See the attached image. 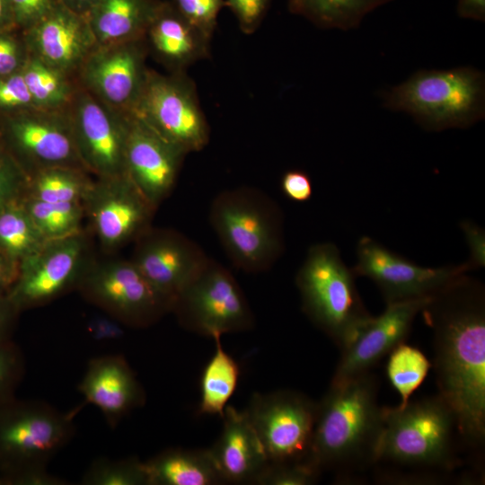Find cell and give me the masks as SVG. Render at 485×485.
<instances>
[{"mask_svg":"<svg viewBox=\"0 0 485 485\" xmlns=\"http://www.w3.org/2000/svg\"><path fill=\"white\" fill-rule=\"evenodd\" d=\"M355 274L341 259L337 246H311L295 282L304 312L342 349L372 316L362 303Z\"/></svg>","mask_w":485,"mask_h":485,"instance_id":"8992f818","label":"cell"},{"mask_svg":"<svg viewBox=\"0 0 485 485\" xmlns=\"http://www.w3.org/2000/svg\"><path fill=\"white\" fill-rule=\"evenodd\" d=\"M66 110L84 169L93 177L124 174L131 113L106 105L79 85Z\"/></svg>","mask_w":485,"mask_h":485,"instance_id":"7c38bea8","label":"cell"},{"mask_svg":"<svg viewBox=\"0 0 485 485\" xmlns=\"http://www.w3.org/2000/svg\"><path fill=\"white\" fill-rule=\"evenodd\" d=\"M429 297L386 304L380 315L371 316L340 349L341 357L331 384H340L370 372L384 356L404 342L416 315Z\"/></svg>","mask_w":485,"mask_h":485,"instance_id":"d6986e66","label":"cell"},{"mask_svg":"<svg viewBox=\"0 0 485 485\" xmlns=\"http://www.w3.org/2000/svg\"><path fill=\"white\" fill-rule=\"evenodd\" d=\"M281 190L285 196L295 202H305L313 195L309 175L301 170H289L281 179Z\"/></svg>","mask_w":485,"mask_h":485,"instance_id":"ee69618b","label":"cell"},{"mask_svg":"<svg viewBox=\"0 0 485 485\" xmlns=\"http://www.w3.org/2000/svg\"><path fill=\"white\" fill-rule=\"evenodd\" d=\"M82 485H148L145 463L136 457L97 458L84 472Z\"/></svg>","mask_w":485,"mask_h":485,"instance_id":"836d02e7","label":"cell"},{"mask_svg":"<svg viewBox=\"0 0 485 485\" xmlns=\"http://www.w3.org/2000/svg\"><path fill=\"white\" fill-rule=\"evenodd\" d=\"M392 0H287L290 13L322 29L348 31L365 16Z\"/></svg>","mask_w":485,"mask_h":485,"instance_id":"4316f807","label":"cell"},{"mask_svg":"<svg viewBox=\"0 0 485 485\" xmlns=\"http://www.w3.org/2000/svg\"><path fill=\"white\" fill-rule=\"evenodd\" d=\"M18 30L26 31L48 16L59 0H11Z\"/></svg>","mask_w":485,"mask_h":485,"instance_id":"b9f144b4","label":"cell"},{"mask_svg":"<svg viewBox=\"0 0 485 485\" xmlns=\"http://www.w3.org/2000/svg\"><path fill=\"white\" fill-rule=\"evenodd\" d=\"M21 313L7 293L0 295V342L13 340Z\"/></svg>","mask_w":485,"mask_h":485,"instance_id":"bcb514c9","label":"cell"},{"mask_svg":"<svg viewBox=\"0 0 485 485\" xmlns=\"http://www.w3.org/2000/svg\"><path fill=\"white\" fill-rule=\"evenodd\" d=\"M317 403L289 390L254 393L245 412L269 463L306 461Z\"/></svg>","mask_w":485,"mask_h":485,"instance_id":"4fadbf2b","label":"cell"},{"mask_svg":"<svg viewBox=\"0 0 485 485\" xmlns=\"http://www.w3.org/2000/svg\"><path fill=\"white\" fill-rule=\"evenodd\" d=\"M355 276L370 278L386 304L429 297L461 274L472 269L466 262L437 268L419 266L364 236L357 245Z\"/></svg>","mask_w":485,"mask_h":485,"instance_id":"2e32d148","label":"cell"},{"mask_svg":"<svg viewBox=\"0 0 485 485\" xmlns=\"http://www.w3.org/2000/svg\"><path fill=\"white\" fill-rule=\"evenodd\" d=\"M85 231L48 241L19 264L17 278L7 292L22 312L41 306L75 289L80 275L92 257Z\"/></svg>","mask_w":485,"mask_h":485,"instance_id":"5bb4252c","label":"cell"},{"mask_svg":"<svg viewBox=\"0 0 485 485\" xmlns=\"http://www.w3.org/2000/svg\"><path fill=\"white\" fill-rule=\"evenodd\" d=\"M19 264L0 253V295L9 291L14 283Z\"/></svg>","mask_w":485,"mask_h":485,"instance_id":"c3c4849f","label":"cell"},{"mask_svg":"<svg viewBox=\"0 0 485 485\" xmlns=\"http://www.w3.org/2000/svg\"><path fill=\"white\" fill-rule=\"evenodd\" d=\"M209 219L228 258L248 273L269 269L284 250L282 213L263 192L240 187L220 192Z\"/></svg>","mask_w":485,"mask_h":485,"instance_id":"5b68a950","label":"cell"},{"mask_svg":"<svg viewBox=\"0 0 485 485\" xmlns=\"http://www.w3.org/2000/svg\"><path fill=\"white\" fill-rule=\"evenodd\" d=\"M213 340L215 352L201 375L198 412L222 418L236 390L240 370L237 362L225 350L221 337Z\"/></svg>","mask_w":485,"mask_h":485,"instance_id":"83f0119b","label":"cell"},{"mask_svg":"<svg viewBox=\"0 0 485 485\" xmlns=\"http://www.w3.org/2000/svg\"><path fill=\"white\" fill-rule=\"evenodd\" d=\"M28 181L29 175L0 142V211L24 196Z\"/></svg>","mask_w":485,"mask_h":485,"instance_id":"8d00e7d4","label":"cell"},{"mask_svg":"<svg viewBox=\"0 0 485 485\" xmlns=\"http://www.w3.org/2000/svg\"><path fill=\"white\" fill-rule=\"evenodd\" d=\"M377 388L376 378L367 372L331 384L317 403L306 461L321 473L325 470H358L375 463L383 428Z\"/></svg>","mask_w":485,"mask_h":485,"instance_id":"7a4b0ae2","label":"cell"},{"mask_svg":"<svg viewBox=\"0 0 485 485\" xmlns=\"http://www.w3.org/2000/svg\"><path fill=\"white\" fill-rule=\"evenodd\" d=\"M25 359L13 340L0 342V403L16 396L25 375Z\"/></svg>","mask_w":485,"mask_h":485,"instance_id":"e575fe53","label":"cell"},{"mask_svg":"<svg viewBox=\"0 0 485 485\" xmlns=\"http://www.w3.org/2000/svg\"><path fill=\"white\" fill-rule=\"evenodd\" d=\"M321 472L307 461L269 463L257 484L259 485H310Z\"/></svg>","mask_w":485,"mask_h":485,"instance_id":"d590c367","label":"cell"},{"mask_svg":"<svg viewBox=\"0 0 485 485\" xmlns=\"http://www.w3.org/2000/svg\"><path fill=\"white\" fill-rule=\"evenodd\" d=\"M131 114L187 154L202 150L209 141L196 85L186 72L163 75L149 69Z\"/></svg>","mask_w":485,"mask_h":485,"instance_id":"30bf717a","label":"cell"},{"mask_svg":"<svg viewBox=\"0 0 485 485\" xmlns=\"http://www.w3.org/2000/svg\"><path fill=\"white\" fill-rule=\"evenodd\" d=\"M81 168L57 166L29 175L23 197L46 202L82 203L93 178Z\"/></svg>","mask_w":485,"mask_h":485,"instance_id":"f1b7e54d","label":"cell"},{"mask_svg":"<svg viewBox=\"0 0 485 485\" xmlns=\"http://www.w3.org/2000/svg\"><path fill=\"white\" fill-rule=\"evenodd\" d=\"M98 0H59L67 9L83 16H87Z\"/></svg>","mask_w":485,"mask_h":485,"instance_id":"f907efd6","label":"cell"},{"mask_svg":"<svg viewBox=\"0 0 485 485\" xmlns=\"http://www.w3.org/2000/svg\"><path fill=\"white\" fill-rule=\"evenodd\" d=\"M125 325L117 319L104 313L92 317L86 325L90 337L97 341H111L121 339L125 334Z\"/></svg>","mask_w":485,"mask_h":485,"instance_id":"f6af8a7d","label":"cell"},{"mask_svg":"<svg viewBox=\"0 0 485 485\" xmlns=\"http://www.w3.org/2000/svg\"><path fill=\"white\" fill-rule=\"evenodd\" d=\"M457 14L463 19L485 21V0H458Z\"/></svg>","mask_w":485,"mask_h":485,"instance_id":"7dc6e473","label":"cell"},{"mask_svg":"<svg viewBox=\"0 0 485 485\" xmlns=\"http://www.w3.org/2000/svg\"><path fill=\"white\" fill-rule=\"evenodd\" d=\"M209 258L184 234L150 226L135 241L129 259L149 283L172 302Z\"/></svg>","mask_w":485,"mask_h":485,"instance_id":"ac0fdd59","label":"cell"},{"mask_svg":"<svg viewBox=\"0 0 485 485\" xmlns=\"http://www.w3.org/2000/svg\"><path fill=\"white\" fill-rule=\"evenodd\" d=\"M186 155L132 115L125 151V173L154 207L157 208L172 191Z\"/></svg>","mask_w":485,"mask_h":485,"instance_id":"ffe728a7","label":"cell"},{"mask_svg":"<svg viewBox=\"0 0 485 485\" xmlns=\"http://www.w3.org/2000/svg\"><path fill=\"white\" fill-rule=\"evenodd\" d=\"M22 74L39 109L65 110L78 88L75 77L50 66L31 54Z\"/></svg>","mask_w":485,"mask_h":485,"instance_id":"f546056e","label":"cell"},{"mask_svg":"<svg viewBox=\"0 0 485 485\" xmlns=\"http://www.w3.org/2000/svg\"><path fill=\"white\" fill-rule=\"evenodd\" d=\"M75 424L41 400L0 403V480L2 485H67L48 472L53 458L73 439Z\"/></svg>","mask_w":485,"mask_h":485,"instance_id":"3957f363","label":"cell"},{"mask_svg":"<svg viewBox=\"0 0 485 485\" xmlns=\"http://www.w3.org/2000/svg\"><path fill=\"white\" fill-rule=\"evenodd\" d=\"M223 428L209 448L224 483L257 484L269 461L245 410L226 406Z\"/></svg>","mask_w":485,"mask_h":485,"instance_id":"603a6c76","label":"cell"},{"mask_svg":"<svg viewBox=\"0 0 485 485\" xmlns=\"http://www.w3.org/2000/svg\"><path fill=\"white\" fill-rule=\"evenodd\" d=\"M21 199L0 211V253L18 264L48 241L37 228Z\"/></svg>","mask_w":485,"mask_h":485,"instance_id":"4dcf8cb0","label":"cell"},{"mask_svg":"<svg viewBox=\"0 0 485 485\" xmlns=\"http://www.w3.org/2000/svg\"><path fill=\"white\" fill-rule=\"evenodd\" d=\"M84 401L96 407L110 428L146 402V393L121 355L96 357L89 360L78 385Z\"/></svg>","mask_w":485,"mask_h":485,"instance_id":"7402d4cb","label":"cell"},{"mask_svg":"<svg viewBox=\"0 0 485 485\" xmlns=\"http://www.w3.org/2000/svg\"><path fill=\"white\" fill-rule=\"evenodd\" d=\"M144 463L148 485L224 484L209 449L169 448Z\"/></svg>","mask_w":485,"mask_h":485,"instance_id":"484cf974","label":"cell"},{"mask_svg":"<svg viewBox=\"0 0 485 485\" xmlns=\"http://www.w3.org/2000/svg\"><path fill=\"white\" fill-rule=\"evenodd\" d=\"M82 205L93 234L108 252L135 242L151 226L156 210L126 173L94 177Z\"/></svg>","mask_w":485,"mask_h":485,"instance_id":"9a60e30c","label":"cell"},{"mask_svg":"<svg viewBox=\"0 0 485 485\" xmlns=\"http://www.w3.org/2000/svg\"><path fill=\"white\" fill-rule=\"evenodd\" d=\"M271 0H225L235 16L241 31L245 34L253 33L262 22Z\"/></svg>","mask_w":485,"mask_h":485,"instance_id":"60d3db41","label":"cell"},{"mask_svg":"<svg viewBox=\"0 0 485 485\" xmlns=\"http://www.w3.org/2000/svg\"><path fill=\"white\" fill-rule=\"evenodd\" d=\"M193 26L211 40L225 0H168Z\"/></svg>","mask_w":485,"mask_h":485,"instance_id":"74e56055","label":"cell"},{"mask_svg":"<svg viewBox=\"0 0 485 485\" xmlns=\"http://www.w3.org/2000/svg\"><path fill=\"white\" fill-rule=\"evenodd\" d=\"M17 29L11 0H0V33Z\"/></svg>","mask_w":485,"mask_h":485,"instance_id":"681fc988","label":"cell"},{"mask_svg":"<svg viewBox=\"0 0 485 485\" xmlns=\"http://www.w3.org/2000/svg\"><path fill=\"white\" fill-rule=\"evenodd\" d=\"M22 31L31 55L75 79L98 47L87 18L61 4L43 20Z\"/></svg>","mask_w":485,"mask_h":485,"instance_id":"44dd1931","label":"cell"},{"mask_svg":"<svg viewBox=\"0 0 485 485\" xmlns=\"http://www.w3.org/2000/svg\"><path fill=\"white\" fill-rule=\"evenodd\" d=\"M388 355L387 376L401 396L399 406H403L423 383L432 364L419 348L404 342Z\"/></svg>","mask_w":485,"mask_h":485,"instance_id":"d6a6232c","label":"cell"},{"mask_svg":"<svg viewBox=\"0 0 485 485\" xmlns=\"http://www.w3.org/2000/svg\"><path fill=\"white\" fill-rule=\"evenodd\" d=\"M171 313L184 329L211 339L248 331L254 324L236 279L212 259L176 295Z\"/></svg>","mask_w":485,"mask_h":485,"instance_id":"9c48e42d","label":"cell"},{"mask_svg":"<svg viewBox=\"0 0 485 485\" xmlns=\"http://www.w3.org/2000/svg\"><path fill=\"white\" fill-rule=\"evenodd\" d=\"M37 108L22 71L0 77V114Z\"/></svg>","mask_w":485,"mask_h":485,"instance_id":"ab89813d","label":"cell"},{"mask_svg":"<svg viewBox=\"0 0 485 485\" xmlns=\"http://www.w3.org/2000/svg\"><path fill=\"white\" fill-rule=\"evenodd\" d=\"M22 203L37 228L50 241L84 231V211L80 202H46L28 197Z\"/></svg>","mask_w":485,"mask_h":485,"instance_id":"1f68e13d","label":"cell"},{"mask_svg":"<svg viewBox=\"0 0 485 485\" xmlns=\"http://www.w3.org/2000/svg\"><path fill=\"white\" fill-rule=\"evenodd\" d=\"M0 485H2L1 480H0Z\"/></svg>","mask_w":485,"mask_h":485,"instance_id":"816d5d0a","label":"cell"},{"mask_svg":"<svg viewBox=\"0 0 485 485\" xmlns=\"http://www.w3.org/2000/svg\"><path fill=\"white\" fill-rule=\"evenodd\" d=\"M382 415L375 463L445 471L454 467L456 423L439 395L409 401L403 406L382 407Z\"/></svg>","mask_w":485,"mask_h":485,"instance_id":"52a82bcc","label":"cell"},{"mask_svg":"<svg viewBox=\"0 0 485 485\" xmlns=\"http://www.w3.org/2000/svg\"><path fill=\"white\" fill-rule=\"evenodd\" d=\"M0 142L28 175L57 166L85 170L66 109L33 108L0 114Z\"/></svg>","mask_w":485,"mask_h":485,"instance_id":"8fae6325","label":"cell"},{"mask_svg":"<svg viewBox=\"0 0 485 485\" xmlns=\"http://www.w3.org/2000/svg\"><path fill=\"white\" fill-rule=\"evenodd\" d=\"M433 332L439 393L472 449L485 440V287L468 272L432 295L420 312Z\"/></svg>","mask_w":485,"mask_h":485,"instance_id":"6da1fadb","label":"cell"},{"mask_svg":"<svg viewBox=\"0 0 485 485\" xmlns=\"http://www.w3.org/2000/svg\"><path fill=\"white\" fill-rule=\"evenodd\" d=\"M469 250L466 261L472 270L485 266V231L475 223L463 220L460 223Z\"/></svg>","mask_w":485,"mask_h":485,"instance_id":"7bdbcfd3","label":"cell"},{"mask_svg":"<svg viewBox=\"0 0 485 485\" xmlns=\"http://www.w3.org/2000/svg\"><path fill=\"white\" fill-rule=\"evenodd\" d=\"M147 54L145 38L98 46L77 73V84L106 105L131 113L148 75Z\"/></svg>","mask_w":485,"mask_h":485,"instance_id":"e0dca14e","label":"cell"},{"mask_svg":"<svg viewBox=\"0 0 485 485\" xmlns=\"http://www.w3.org/2000/svg\"><path fill=\"white\" fill-rule=\"evenodd\" d=\"M163 0H98L86 18L98 46L143 39Z\"/></svg>","mask_w":485,"mask_h":485,"instance_id":"d4e9b609","label":"cell"},{"mask_svg":"<svg viewBox=\"0 0 485 485\" xmlns=\"http://www.w3.org/2000/svg\"><path fill=\"white\" fill-rule=\"evenodd\" d=\"M29 57L22 31L15 29L0 33V77L21 72Z\"/></svg>","mask_w":485,"mask_h":485,"instance_id":"f35d334b","label":"cell"},{"mask_svg":"<svg viewBox=\"0 0 485 485\" xmlns=\"http://www.w3.org/2000/svg\"><path fill=\"white\" fill-rule=\"evenodd\" d=\"M148 51L170 73L186 72L209 56L210 39L188 22L168 0H163L146 32Z\"/></svg>","mask_w":485,"mask_h":485,"instance_id":"cb8c5ba5","label":"cell"},{"mask_svg":"<svg viewBox=\"0 0 485 485\" xmlns=\"http://www.w3.org/2000/svg\"><path fill=\"white\" fill-rule=\"evenodd\" d=\"M75 289L88 303L126 327H149L172 311V302L130 260H97L92 256Z\"/></svg>","mask_w":485,"mask_h":485,"instance_id":"ba28073f","label":"cell"},{"mask_svg":"<svg viewBox=\"0 0 485 485\" xmlns=\"http://www.w3.org/2000/svg\"><path fill=\"white\" fill-rule=\"evenodd\" d=\"M384 106L428 131L467 128L485 117L484 73L470 66L419 70L386 93Z\"/></svg>","mask_w":485,"mask_h":485,"instance_id":"277c9868","label":"cell"}]
</instances>
